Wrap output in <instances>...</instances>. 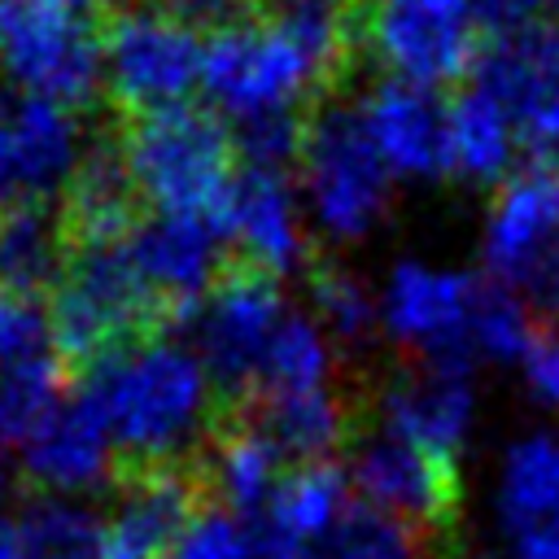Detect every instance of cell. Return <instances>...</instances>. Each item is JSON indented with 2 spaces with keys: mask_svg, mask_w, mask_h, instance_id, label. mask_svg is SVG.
Here are the masks:
<instances>
[{
  "mask_svg": "<svg viewBox=\"0 0 559 559\" xmlns=\"http://www.w3.org/2000/svg\"><path fill=\"white\" fill-rule=\"evenodd\" d=\"M100 0H0V70L22 96L83 105L100 83Z\"/></svg>",
  "mask_w": 559,
  "mask_h": 559,
  "instance_id": "obj_5",
  "label": "cell"
},
{
  "mask_svg": "<svg viewBox=\"0 0 559 559\" xmlns=\"http://www.w3.org/2000/svg\"><path fill=\"white\" fill-rule=\"evenodd\" d=\"M153 4H162L170 17H179L197 35L201 31L218 35V31L240 26V22H249V17H258L266 9V0H153Z\"/></svg>",
  "mask_w": 559,
  "mask_h": 559,
  "instance_id": "obj_35",
  "label": "cell"
},
{
  "mask_svg": "<svg viewBox=\"0 0 559 559\" xmlns=\"http://www.w3.org/2000/svg\"><path fill=\"white\" fill-rule=\"evenodd\" d=\"M52 336L70 358H105L166 323L162 301L144 284L127 231L109 240H79L52 284Z\"/></svg>",
  "mask_w": 559,
  "mask_h": 559,
  "instance_id": "obj_3",
  "label": "cell"
},
{
  "mask_svg": "<svg viewBox=\"0 0 559 559\" xmlns=\"http://www.w3.org/2000/svg\"><path fill=\"white\" fill-rule=\"evenodd\" d=\"M223 240H231L236 262L266 271L275 280L306 266V227L284 170H266V166L236 170L223 210Z\"/></svg>",
  "mask_w": 559,
  "mask_h": 559,
  "instance_id": "obj_16",
  "label": "cell"
},
{
  "mask_svg": "<svg viewBox=\"0 0 559 559\" xmlns=\"http://www.w3.org/2000/svg\"><path fill=\"white\" fill-rule=\"evenodd\" d=\"M205 476L231 515L236 511H266V502L275 498V489L284 480V454L253 419L231 424L210 441Z\"/></svg>",
  "mask_w": 559,
  "mask_h": 559,
  "instance_id": "obj_23",
  "label": "cell"
},
{
  "mask_svg": "<svg viewBox=\"0 0 559 559\" xmlns=\"http://www.w3.org/2000/svg\"><path fill=\"white\" fill-rule=\"evenodd\" d=\"M472 87L507 114L520 148L559 162V22L493 35L472 61Z\"/></svg>",
  "mask_w": 559,
  "mask_h": 559,
  "instance_id": "obj_10",
  "label": "cell"
},
{
  "mask_svg": "<svg viewBox=\"0 0 559 559\" xmlns=\"http://www.w3.org/2000/svg\"><path fill=\"white\" fill-rule=\"evenodd\" d=\"M314 389H336V345L314 323V314H288L253 393L275 397V393H314Z\"/></svg>",
  "mask_w": 559,
  "mask_h": 559,
  "instance_id": "obj_28",
  "label": "cell"
},
{
  "mask_svg": "<svg viewBox=\"0 0 559 559\" xmlns=\"http://www.w3.org/2000/svg\"><path fill=\"white\" fill-rule=\"evenodd\" d=\"M367 135L402 179H441L450 175V105L419 83L384 79L362 100Z\"/></svg>",
  "mask_w": 559,
  "mask_h": 559,
  "instance_id": "obj_17",
  "label": "cell"
},
{
  "mask_svg": "<svg viewBox=\"0 0 559 559\" xmlns=\"http://www.w3.org/2000/svg\"><path fill=\"white\" fill-rule=\"evenodd\" d=\"M314 323L328 332L332 345H362L380 328V301L362 288L358 275L341 266H314Z\"/></svg>",
  "mask_w": 559,
  "mask_h": 559,
  "instance_id": "obj_30",
  "label": "cell"
},
{
  "mask_svg": "<svg viewBox=\"0 0 559 559\" xmlns=\"http://www.w3.org/2000/svg\"><path fill=\"white\" fill-rule=\"evenodd\" d=\"M550 4H555V13H559V0H550Z\"/></svg>",
  "mask_w": 559,
  "mask_h": 559,
  "instance_id": "obj_40",
  "label": "cell"
},
{
  "mask_svg": "<svg viewBox=\"0 0 559 559\" xmlns=\"http://www.w3.org/2000/svg\"><path fill=\"white\" fill-rule=\"evenodd\" d=\"M79 157L83 140L66 105L0 92V214L66 192Z\"/></svg>",
  "mask_w": 559,
  "mask_h": 559,
  "instance_id": "obj_15",
  "label": "cell"
},
{
  "mask_svg": "<svg viewBox=\"0 0 559 559\" xmlns=\"http://www.w3.org/2000/svg\"><path fill=\"white\" fill-rule=\"evenodd\" d=\"M170 559H258V542L231 511H210L192 520Z\"/></svg>",
  "mask_w": 559,
  "mask_h": 559,
  "instance_id": "obj_33",
  "label": "cell"
},
{
  "mask_svg": "<svg viewBox=\"0 0 559 559\" xmlns=\"http://www.w3.org/2000/svg\"><path fill=\"white\" fill-rule=\"evenodd\" d=\"M66 227L61 210L26 205L0 214V288L22 293L35 301V293H52L61 266H66Z\"/></svg>",
  "mask_w": 559,
  "mask_h": 559,
  "instance_id": "obj_24",
  "label": "cell"
},
{
  "mask_svg": "<svg viewBox=\"0 0 559 559\" xmlns=\"http://www.w3.org/2000/svg\"><path fill=\"white\" fill-rule=\"evenodd\" d=\"M22 472L48 498H83L100 489L114 472V445L83 397H61L22 441H17Z\"/></svg>",
  "mask_w": 559,
  "mask_h": 559,
  "instance_id": "obj_18",
  "label": "cell"
},
{
  "mask_svg": "<svg viewBox=\"0 0 559 559\" xmlns=\"http://www.w3.org/2000/svg\"><path fill=\"white\" fill-rule=\"evenodd\" d=\"M489 280H476L467 271H445L428 262H397L384 297H380V328L424 354V362H476L472 336L476 314L485 301Z\"/></svg>",
  "mask_w": 559,
  "mask_h": 559,
  "instance_id": "obj_12",
  "label": "cell"
},
{
  "mask_svg": "<svg viewBox=\"0 0 559 559\" xmlns=\"http://www.w3.org/2000/svg\"><path fill=\"white\" fill-rule=\"evenodd\" d=\"M284 459L301 463H328V454L345 437V402L336 389H314V393H275L258 397V419H253Z\"/></svg>",
  "mask_w": 559,
  "mask_h": 559,
  "instance_id": "obj_26",
  "label": "cell"
},
{
  "mask_svg": "<svg viewBox=\"0 0 559 559\" xmlns=\"http://www.w3.org/2000/svg\"><path fill=\"white\" fill-rule=\"evenodd\" d=\"M376 419L384 432L459 463L472 445L480 419V393L467 362H419L384 380L376 397Z\"/></svg>",
  "mask_w": 559,
  "mask_h": 559,
  "instance_id": "obj_13",
  "label": "cell"
},
{
  "mask_svg": "<svg viewBox=\"0 0 559 559\" xmlns=\"http://www.w3.org/2000/svg\"><path fill=\"white\" fill-rule=\"evenodd\" d=\"M17 559H100V515L83 498H35L9 528Z\"/></svg>",
  "mask_w": 559,
  "mask_h": 559,
  "instance_id": "obj_27",
  "label": "cell"
},
{
  "mask_svg": "<svg viewBox=\"0 0 559 559\" xmlns=\"http://www.w3.org/2000/svg\"><path fill=\"white\" fill-rule=\"evenodd\" d=\"M354 511L349 476L332 463H301L293 467L275 498L266 502V537L262 546H310L328 537Z\"/></svg>",
  "mask_w": 559,
  "mask_h": 559,
  "instance_id": "obj_22",
  "label": "cell"
},
{
  "mask_svg": "<svg viewBox=\"0 0 559 559\" xmlns=\"http://www.w3.org/2000/svg\"><path fill=\"white\" fill-rule=\"evenodd\" d=\"M349 489L367 511L406 528L441 524L459 507V463H445L384 428L367 432L349 459Z\"/></svg>",
  "mask_w": 559,
  "mask_h": 559,
  "instance_id": "obj_14",
  "label": "cell"
},
{
  "mask_svg": "<svg viewBox=\"0 0 559 559\" xmlns=\"http://www.w3.org/2000/svg\"><path fill=\"white\" fill-rule=\"evenodd\" d=\"M537 4H542V0H472L476 22L489 26L493 35H507V31L528 26L533 13H537Z\"/></svg>",
  "mask_w": 559,
  "mask_h": 559,
  "instance_id": "obj_36",
  "label": "cell"
},
{
  "mask_svg": "<svg viewBox=\"0 0 559 559\" xmlns=\"http://www.w3.org/2000/svg\"><path fill=\"white\" fill-rule=\"evenodd\" d=\"M135 197L162 218L210 223L223 231V210L236 183V135L201 105L131 114L118 135Z\"/></svg>",
  "mask_w": 559,
  "mask_h": 559,
  "instance_id": "obj_2",
  "label": "cell"
},
{
  "mask_svg": "<svg viewBox=\"0 0 559 559\" xmlns=\"http://www.w3.org/2000/svg\"><path fill=\"white\" fill-rule=\"evenodd\" d=\"M288 314L280 280L231 258L197 310V358L205 362L214 389H258Z\"/></svg>",
  "mask_w": 559,
  "mask_h": 559,
  "instance_id": "obj_9",
  "label": "cell"
},
{
  "mask_svg": "<svg viewBox=\"0 0 559 559\" xmlns=\"http://www.w3.org/2000/svg\"><path fill=\"white\" fill-rule=\"evenodd\" d=\"M515 367H520L524 393L537 406L559 411V314H542L528 328V341H524Z\"/></svg>",
  "mask_w": 559,
  "mask_h": 559,
  "instance_id": "obj_32",
  "label": "cell"
},
{
  "mask_svg": "<svg viewBox=\"0 0 559 559\" xmlns=\"http://www.w3.org/2000/svg\"><path fill=\"white\" fill-rule=\"evenodd\" d=\"M4 507H9V472L0 463V533H4Z\"/></svg>",
  "mask_w": 559,
  "mask_h": 559,
  "instance_id": "obj_38",
  "label": "cell"
},
{
  "mask_svg": "<svg viewBox=\"0 0 559 559\" xmlns=\"http://www.w3.org/2000/svg\"><path fill=\"white\" fill-rule=\"evenodd\" d=\"M218 240H223V231L210 223L162 218V214L148 223H135L127 231L131 258H135L144 284L153 288V297L162 301L166 319L201 310V301L210 297V288L223 271Z\"/></svg>",
  "mask_w": 559,
  "mask_h": 559,
  "instance_id": "obj_19",
  "label": "cell"
},
{
  "mask_svg": "<svg viewBox=\"0 0 559 559\" xmlns=\"http://www.w3.org/2000/svg\"><path fill=\"white\" fill-rule=\"evenodd\" d=\"M258 559H424L415 528L354 507L328 537L310 546H258Z\"/></svg>",
  "mask_w": 559,
  "mask_h": 559,
  "instance_id": "obj_29",
  "label": "cell"
},
{
  "mask_svg": "<svg viewBox=\"0 0 559 559\" xmlns=\"http://www.w3.org/2000/svg\"><path fill=\"white\" fill-rule=\"evenodd\" d=\"M297 166L310 214L332 240H362L384 218L393 175L367 135L362 109L341 100L314 105L301 127Z\"/></svg>",
  "mask_w": 559,
  "mask_h": 559,
  "instance_id": "obj_6",
  "label": "cell"
},
{
  "mask_svg": "<svg viewBox=\"0 0 559 559\" xmlns=\"http://www.w3.org/2000/svg\"><path fill=\"white\" fill-rule=\"evenodd\" d=\"M201 87L236 122L306 114L301 100L332 92L328 74L306 52V44L266 9L240 26L218 31L205 44Z\"/></svg>",
  "mask_w": 559,
  "mask_h": 559,
  "instance_id": "obj_4",
  "label": "cell"
},
{
  "mask_svg": "<svg viewBox=\"0 0 559 559\" xmlns=\"http://www.w3.org/2000/svg\"><path fill=\"white\" fill-rule=\"evenodd\" d=\"M79 397L100 419L114 454L144 472L197 450L214 428V380L205 362L166 336H144L96 358Z\"/></svg>",
  "mask_w": 559,
  "mask_h": 559,
  "instance_id": "obj_1",
  "label": "cell"
},
{
  "mask_svg": "<svg viewBox=\"0 0 559 559\" xmlns=\"http://www.w3.org/2000/svg\"><path fill=\"white\" fill-rule=\"evenodd\" d=\"M44 336H48V319L39 314V306L22 293L0 288V371L44 354Z\"/></svg>",
  "mask_w": 559,
  "mask_h": 559,
  "instance_id": "obj_34",
  "label": "cell"
},
{
  "mask_svg": "<svg viewBox=\"0 0 559 559\" xmlns=\"http://www.w3.org/2000/svg\"><path fill=\"white\" fill-rule=\"evenodd\" d=\"M502 559H559V533L515 537V542H507V555Z\"/></svg>",
  "mask_w": 559,
  "mask_h": 559,
  "instance_id": "obj_37",
  "label": "cell"
},
{
  "mask_svg": "<svg viewBox=\"0 0 559 559\" xmlns=\"http://www.w3.org/2000/svg\"><path fill=\"white\" fill-rule=\"evenodd\" d=\"M61 371L48 354L22 358L0 371V437L22 441L57 402H61Z\"/></svg>",
  "mask_w": 559,
  "mask_h": 559,
  "instance_id": "obj_31",
  "label": "cell"
},
{
  "mask_svg": "<svg viewBox=\"0 0 559 559\" xmlns=\"http://www.w3.org/2000/svg\"><path fill=\"white\" fill-rule=\"evenodd\" d=\"M362 44L393 79L437 87L476 61V9L472 0H362Z\"/></svg>",
  "mask_w": 559,
  "mask_h": 559,
  "instance_id": "obj_11",
  "label": "cell"
},
{
  "mask_svg": "<svg viewBox=\"0 0 559 559\" xmlns=\"http://www.w3.org/2000/svg\"><path fill=\"white\" fill-rule=\"evenodd\" d=\"M485 262L502 288L559 314V162H533L498 183L485 218Z\"/></svg>",
  "mask_w": 559,
  "mask_h": 559,
  "instance_id": "obj_8",
  "label": "cell"
},
{
  "mask_svg": "<svg viewBox=\"0 0 559 559\" xmlns=\"http://www.w3.org/2000/svg\"><path fill=\"white\" fill-rule=\"evenodd\" d=\"M201 39L153 0H122L100 26V74L131 114L183 105L201 83Z\"/></svg>",
  "mask_w": 559,
  "mask_h": 559,
  "instance_id": "obj_7",
  "label": "cell"
},
{
  "mask_svg": "<svg viewBox=\"0 0 559 559\" xmlns=\"http://www.w3.org/2000/svg\"><path fill=\"white\" fill-rule=\"evenodd\" d=\"M520 140L507 114L480 92L463 87L450 105V175L467 183H507Z\"/></svg>",
  "mask_w": 559,
  "mask_h": 559,
  "instance_id": "obj_25",
  "label": "cell"
},
{
  "mask_svg": "<svg viewBox=\"0 0 559 559\" xmlns=\"http://www.w3.org/2000/svg\"><path fill=\"white\" fill-rule=\"evenodd\" d=\"M192 489L170 467L140 472L100 515V559H170L192 528Z\"/></svg>",
  "mask_w": 559,
  "mask_h": 559,
  "instance_id": "obj_20",
  "label": "cell"
},
{
  "mask_svg": "<svg viewBox=\"0 0 559 559\" xmlns=\"http://www.w3.org/2000/svg\"><path fill=\"white\" fill-rule=\"evenodd\" d=\"M489 511L507 542L559 533V428H533L502 450Z\"/></svg>",
  "mask_w": 559,
  "mask_h": 559,
  "instance_id": "obj_21",
  "label": "cell"
},
{
  "mask_svg": "<svg viewBox=\"0 0 559 559\" xmlns=\"http://www.w3.org/2000/svg\"><path fill=\"white\" fill-rule=\"evenodd\" d=\"M0 559H17V546H13V533L9 528L0 533Z\"/></svg>",
  "mask_w": 559,
  "mask_h": 559,
  "instance_id": "obj_39",
  "label": "cell"
}]
</instances>
